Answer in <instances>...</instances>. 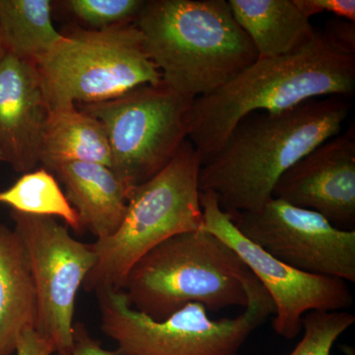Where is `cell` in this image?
<instances>
[{
    "label": "cell",
    "mask_w": 355,
    "mask_h": 355,
    "mask_svg": "<svg viewBox=\"0 0 355 355\" xmlns=\"http://www.w3.org/2000/svg\"><path fill=\"white\" fill-rule=\"evenodd\" d=\"M352 108L350 98L331 96L279 113L247 114L202 162L200 191L214 193L230 216L260 209L291 166L340 135Z\"/></svg>",
    "instance_id": "obj_1"
},
{
    "label": "cell",
    "mask_w": 355,
    "mask_h": 355,
    "mask_svg": "<svg viewBox=\"0 0 355 355\" xmlns=\"http://www.w3.org/2000/svg\"><path fill=\"white\" fill-rule=\"evenodd\" d=\"M355 90V55L323 30L302 48L260 58L214 92L193 100L189 140L205 162L233 128L254 112L279 113L317 98H350Z\"/></svg>",
    "instance_id": "obj_2"
},
{
    "label": "cell",
    "mask_w": 355,
    "mask_h": 355,
    "mask_svg": "<svg viewBox=\"0 0 355 355\" xmlns=\"http://www.w3.org/2000/svg\"><path fill=\"white\" fill-rule=\"evenodd\" d=\"M135 23L163 83L193 99L258 58L225 0H149Z\"/></svg>",
    "instance_id": "obj_3"
},
{
    "label": "cell",
    "mask_w": 355,
    "mask_h": 355,
    "mask_svg": "<svg viewBox=\"0 0 355 355\" xmlns=\"http://www.w3.org/2000/svg\"><path fill=\"white\" fill-rule=\"evenodd\" d=\"M254 279L227 244L200 227L173 236L144 254L121 291L135 310L162 321L190 303L207 312L246 308Z\"/></svg>",
    "instance_id": "obj_4"
},
{
    "label": "cell",
    "mask_w": 355,
    "mask_h": 355,
    "mask_svg": "<svg viewBox=\"0 0 355 355\" xmlns=\"http://www.w3.org/2000/svg\"><path fill=\"white\" fill-rule=\"evenodd\" d=\"M200 166L202 158L188 139L169 164L132 189L120 227L92 243L97 260L84 280V291H121L133 265L154 247L202 227Z\"/></svg>",
    "instance_id": "obj_5"
},
{
    "label": "cell",
    "mask_w": 355,
    "mask_h": 355,
    "mask_svg": "<svg viewBox=\"0 0 355 355\" xmlns=\"http://www.w3.org/2000/svg\"><path fill=\"white\" fill-rule=\"evenodd\" d=\"M247 291L248 305L239 316L211 319L202 305L190 303L162 321L132 308L123 291L95 294L101 331L116 343V355H240L250 336L275 312L256 277Z\"/></svg>",
    "instance_id": "obj_6"
},
{
    "label": "cell",
    "mask_w": 355,
    "mask_h": 355,
    "mask_svg": "<svg viewBox=\"0 0 355 355\" xmlns=\"http://www.w3.org/2000/svg\"><path fill=\"white\" fill-rule=\"evenodd\" d=\"M36 64L50 109L108 101L162 81L135 21L72 30Z\"/></svg>",
    "instance_id": "obj_7"
},
{
    "label": "cell",
    "mask_w": 355,
    "mask_h": 355,
    "mask_svg": "<svg viewBox=\"0 0 355 355\" xmlns=\"http://www.w3.org/2000/svg\"><path fill=\"white\" fill-rule=\"evenodd\" d=\"M193 100L161 81L108 101L76 105L102 123L112 170L135 187L169 164L189 139Z\"/></svg>",
    "instance_id": "obj_8"
},
{
    "label": "cell",
    "mask_w": 355,
    "mask_h": 355,
    "mask_svg": "<svg viewBox=\"0 0 355 355\" xmlns=\"http://www.w3.org/2000/svg\"><path fill=\"white\" fill-rule=\"evenodd\" d=\"M10 217L27 254L36 289V331L55 343L57 352L69 349L77 293L97 260L92 244L74 239L69 227L55 217L14 210Z\"/></svg>",
    "instance_id": "obj_9"
},
{
    "label": "cell",
    "mask_w": 355,
    "mask_h": 355,
    "mask_svg": "<svg viewBox=\"0 0 355 355\" xmlns=\"http://www.w3.org/2000/svg\"><path fill=\"white\" fill-rule=\"evenodd\" d=\"M202 227L227 244L263 286L275 305L272 328L286 340L302 331V319L312 311H349L354 295L349 282L296 270L248 240L214 193L200 191Z\"/></svg>",
    "instance_id": "obj_10"
},
{
    "label": "cell",
    "mask_w": 355,
    "mask_h": 355,
    "mask_svg": "<svg viewBox=\"0 0 355 355\" xmlns=\"http://www.w3.org/2000/svg\"><path fill=\"white\" fill-rule=\"evenodd\" d=\"M245 238L286 265L355 282V230L336 228L317 212L272 198L230 216Z\"/></svg>",
    "instance_id": "obj_11"
},
{
    "label": "cell",
    "mask_w": 355,
    "mask_h": 355,
    "mask_svg": "<svg viewBox=\"0 0 355 355\" xmlns=\"http://www.w3.org/2000/svg\"><path fill=\"white\" fill-rule=\"evenodd\" d=\"M272 198L317 212L336 228L355 230L354 127L291 166L275 184Z\"/></svg>",
    "instance_id": "obj_12"
},
{
    "label": "cell",
    "mask_w": 355,
    "mask_h": 355,
    "mask_svg": "<svg viewBox=\"0 0 355 355\" xmlns=\"http://www.w3.org/2000/svg\"><path fill=\"white\" fill-rule=\"evenodd\" d=\"M50 108L37 64L7 53L0 60V151L16 172H31Z\"/></svg>",
    "instance_id": "obj_13"
},
{
    "label": "cell",
    "mask_w": 355,
    "mask_h": 355,
    "mask_svg": "<svg viewBox=\"0 0 355 355\" xmlns=\"http://www.w3.org/2000/svg\"><path fill=\"white\" fill-rule=\"evenodd\" d=\"M46 170L64 184L65 197L76 210L83 230L88 229L96 240L109 237L118 230L135 187L98 163L67 161Z\"/></svg>",
    "instance_id": "obj_14"
},
{
    "label": "cell",
    "mask_w": 355,
    "mask_h": 355,
    "mask_svg": "<svg viewBox=\"0 0 355 355\" xmlns=\"http://www.w3.org/2000/svg\"><path fill=\"white\" fill-rule=\"evenodd\" d=\"M38 308L31 268L14 229L0 223V355L15 354L22 334L36 330Z\"/></svg>",
    "instance_id": "obj_15"
},
{
    "label": "cell",
    "mask_w": 355,
    "mask_h": 355,
    "mask_svg": "<svg viewBox=\"0 0 355 355\" xmlns=\"http://www.w3.org/2000/svg\"><path fill=\"white\" fill-rule=\"evenodd\" d=\"M236 22L251 40L258 58L288 55L314 39L317 30L294 0H229Z\"/></svg>",
    "instance_id": "obj_16"
},
{
    "label": "cell",
    "mask_w": 355,
    "mask_h": 355,
    "mask_svg": "<svg viewBox=\"0 0 355 355\" xmlns=\"http://www.w3.org/2000/svg\"><path fill=\"white\" fill-rule=\"evenodd\" d=\"M67 161L98 163L112 169L111 149L105 128L76 104L50 109L40 149L44 169Z\"/></svg>",
    "instance_id": "obj_17"
},
{
    "label": "cell",
    "mask_w": 355,
    "mask_h": 355,
    "mask_svg": "<svg viewBox=\"0 0 355 355\" xmlns=\"http://www.w3.org/2000/svg\"><path fill=\"white\" fill-rule=\"evenodd\" d=\"M51 7L50 0H0V32L7 53L37 64L62 41Z\"/></svg>",
    "instance_id": "obj_18"
},
{
    "label": "cell",
    "mask_w": 355,
    "mask_h": 355,
    "mask_svg": "<svg viewBox=\"0 0 355 355\" xmlns=\"http://www.w3.org/2000/svg\"><path fill=\"white\" fill-rule=\"evenodd\" d=\"M0 205L21 214L60 217L67 227L83 232L78 214L65 197L57 178L44 168L25 173L12 186L0 191Z\"/></svg>",
    "instance_id": "obj_19"
},
{
    "label": "cell",
    "mask_w": 355,
    "mask_h": 355,
    "mask_svg": "<svg viewBox=\"0 0 355 355\" xmlns=\"http://www.w3.org/2000/svg\"><path fill=\"white\" fill-rule=\"evenodd\" d=\"M355 323L349 311H312L302 319L303 336L289 355H331L345 331ZM345 355H355L354 347H345Z\"/></svg>",
    "instance_id": "obj_20"
},
{
    "label": "cell",
    "mask_w": 355,
    "mask_h": 355,
    "mask_svg": "<svg viewBox=\"0 0 355 355\" xmlns=\"http://www.w3.org/2000/svg\"><path fill=\"white\" fill-rule=\"evenodd\" d=\"M144 0H69L67 8L90 29L133 22L144 6Z\"/></svg>",
    "instance_id": "obj_21"
},
{
    "label": "cell",
    "mask_w": 355,
    "mask_h": 355,
    "mask_svg": "<svg viewBox=\"0 0 355 355\" xmlns=\"http://www.w3.org/2000/svg\"><path fill=\"white\" fill-rule=\"evenodd\" d=\"M294 3L309 19L318 14L331 13L355 23L354 0H294Z\"/></svg>",
    "instance_id": "obj_22"
},
{
    "label": "cell",
    "mask_w": 355,
    "mask_h": 355,
    "mask_svg": "<svg viewBox=\"0 0 355 355\" xmlns=\"http://www.w3.org/2000/svg\"><path fill=\"white\" fill-rule=\"evenodd\" d=\"M53 355H116L114 352L103 349L101 343L89 333L83 323H74L71 345L67 349L58 350Z\"/></svg>",
    "instance_id": "obj_23"
},
{
    "label": "cell",
    "mask_w": 355,
    "mask_h": 355,
    "mask_svg": "<svg viewBox=\"0 0 355 355\" xmlns=\"http://www.w3.org/2000/svg\"><path fill=\"white\" fill-rule=\"evenodd\" d=\"M323 31L343 50L355 55V23L343 18H333L326 23Z\"/></svg>",
    "instance_id": "obj_24"
},
{
    "label": "cell",
    "mask_w": 355,
    "mask_h": 355,
    "mask_svg": "<svg viewBox=\"0 0 355 355\" xmlns=\"http://www.w3.org/2000/svg\"><path fill=\"white\" fill-rule=\"evenodd\" d=\"M57 352L55 343L40 335L35 329L22 334L16 347V355H53Z\"/></svg>",
    "instance_id": "obj_25"
},
{
    "label": "cell",
    "mask_w": 355,
    "mask_h": 355,
    "mask_svg": "<svg viewBox=\"0 0 355 355\" xmlns=\"http://www.w3.org/2000/svg\"><path fill=\"white\" fill-rule=\"evenodd\" d=\"M7 53L6 46L4 44L3 39H2L1 32H0V60L4 58Z\"/></svg>",
    "instance_id": "obj_26"
},
{
    "label": "cell",
    "mask_w": 355,
    "mask_h": 355,
    "mask_svg": "<svg viewBox=\"0 0 355 355\" xmlns=\"http://www.w3.org/2000/svg\"><path fill=\"white\" fill-rule=\"evenodd\" d=\"M0 162H4L3 156H2L1 151H0Z\"/></svg>",
    "instance_id": "obj_27"
}]
</instances>
